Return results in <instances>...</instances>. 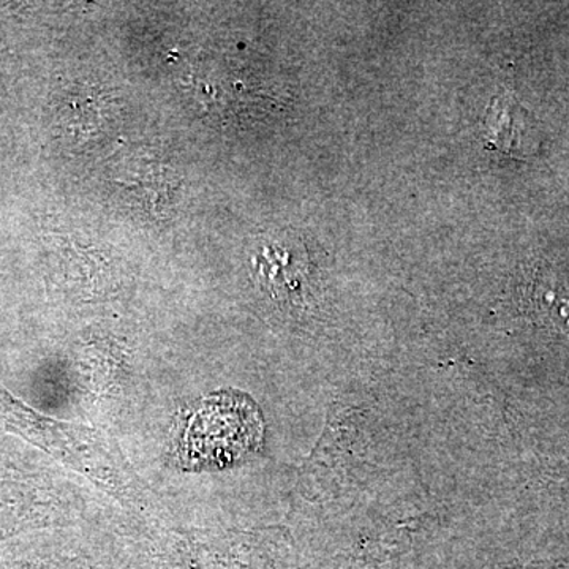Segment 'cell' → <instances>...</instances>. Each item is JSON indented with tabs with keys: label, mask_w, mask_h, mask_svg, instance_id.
Returning <instances> with one entry per match:
<instances>
[{
	"label": "cell",
	"mask_w": 569,
	"mask_h": 569,
	"mask_svg": "<svg viewBox=\"0 0 569 569\" xmlns=\"http://www.w3.org/2000/svg\"><path fill=\"white\" fill-rule=\"evenodd\" d=\"M264 425L257 403L238 391L206 397L187 417L179 456L189 468L236 466L258 451Z\"/></svg>",
	"instance_id": "1"
},
{
	"label": "cell",
	"mask_w": 569,
	"mask_h": 569,
	"mask_svg": "<svg viewBox=\"0 0 569 569\" xmlns=\"http://www.w3.org/2000/svg\"><path fill=\"white\" fill-rule=\"evenodd\" d=\"M486 140L498 151L522 156L533 144L527 112L509 93L497 97L486 116Z\"/></svg>",
	"instance_id": "2"
}]
</instances>
